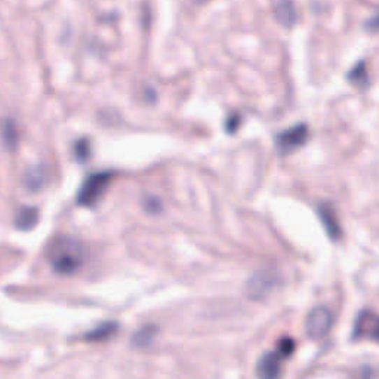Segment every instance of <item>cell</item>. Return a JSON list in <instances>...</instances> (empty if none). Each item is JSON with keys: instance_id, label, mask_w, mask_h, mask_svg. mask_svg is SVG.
Returning <instances> with one entry per match:
<instances>
[{"instance_id": "4fadbf2b", "label": "cell", "mask_w": 379, "mask_h": 379, "mask_svg": "<svg viewBox=\"0 0 379 379\" xmlns=\"http://www.w3.org/2000/svg\"><path fill=\"white\" fill-rule=\"evenodd\" d=\"M156 331H157V327L156 326H144L143 329L138 331L134 338H132V343L135 347H147L150 345L151 343H153V339L156 336Z\"/></svg>"}, {"instance_id": "7c38bea8", "label": "cell", "mask_w": 379, "mask_h": 379, "mask_svg": "<svg viewBox=\"0 0 379 379\" xmlns=\"http://www.w3.org/2000/svg\"><path fill=\"white\" fill-rule=\"evenodd\" d=\"M348 80L352 85L363 87V90L369 86V76H368V70H366V64L363 61H360L357 66L352 67V70L348 74Z\"/></svg>"}, {"instance_id": "277c9868", "label": "cell", "mask_w": 379, "mask_h": 379, "mask_svg": "<svg viewBox=\"0 0 379 379\" xmlns=\"http://www.w3.org/2000/svg\"><path fill=\"white\" fill-rule=\"evenodd\" d=\"M277 283H279L277 282V276L273 271H269V270L258 271L252 276L246 283V287H245L246 296L255 301L264 299L265 296L270 295V292Z\"/></svg>"}, {"instance_id": "9c48e42d", "label": "cell", "mask_w": 379, "mask_h": 379, "mask_svg": "<svg viewBox=\"0 0 379 379\" xmlns=\"http://www.w3.org/2000/svg\"><path fill=\"white\" fill-rule=\"evenodd\" d=\"M274 15L276 20L285 25V27H292L298 20V14L292 0H280L274 8Z\"/></svg>"}, {"instance_id": "7a4b0ae2", "label": "cell", "mask_w": 379, "mask_h": 379, "mask_svg": "<svg viewBox=\"0 0 379 379\" xmlns=\"http://www.w3.org/2000/svg\"><path fill=\"white\" fill-rule=\"evenodd\" d=\"M113 178H115V173L110 171L96 172L87 176L78 193V205L85 208L95 206L106 194Z\"/></svg>"}, {"instance_id": "e0dca14e", "label": "cell", "mask_w": 379, "mask_h": 379, "mask_svg": "<svg viewBox=\"0 0 379 379\" xmlns=\"http://www.w3.org/2000/svg\"><path fill=\"white\" fill-rule=\"evenodd\" d=\"M2 134H3V138H5V143L14 148L15 144H17V131H15V126L14 123H10V122H6L3 124V128H2Z\"/></svg>"}, {"instance_id": "6da1fadb", "label": "cell", "mask_w": 379, "mask_h": 379, "mask_svg": "<svg viewBox=\"0 0 379 379\" xmlns=\"http://www.w3.org/2000/svg\"><path fill=\"white\" fill-rule=\"evenodd\" d=\"M86 257V250L78 238L61 236L48 248V261L55 273L69 276L78 271Z\"/></svg>"}, {"instance_id": "52a82bcc", "label": "cell", "mask_w": 379, "mask_h": 379, "mask_svg": "<svg viewBox=\"0 0 379 379\" xmlns=\"http://www.w3.org/2000/svg\"><path fill=\"white\" fill-rule=\"evenodd\" d=\"M280 362H282V357L277 355V352H265L258 362V368H257L258 376L265 378V379L277 378L282 372Z\"/></svg>"}, {"instance_id": "ba28073f", "label": "cell", "mask_w": 379, "mask_h": 379, "mask_svg": "<svg viewBox=\"0 0 379 379\" xmlns=\"http://www.w3.org/2000/svg\"><path fill=\"white\" fill-rule=\"evenodd\" d=\"M319 212V218L320 221L323 222L324 229L327 231V234H329L331 238H339L341 237V227H339V221L336 218V213L334 210V208L329 205V203H322L317 209Z\"/></svg>"}, {"instance_id": "5b68a950", "label": "cell", "mask_w": 379, "mask_h": 379, "mask_svg": "<svg viewBox=\"0 0 379 379\" xmlns=\"http://www.w3.org/2000/svg\"><path fill=\"white\" fill-rule=\"evenodd\" d=\"M334 323V315L332 311L327 307H315L310 311L306 320V331L307 335L319 339L327 335V332L331 331Z\"/></svg>"}, {"instance_id": "8992f818", "label": "cell", "mask_w": 379, "mask_h": 379, "mask_svg": "<svg viewBox=\"0 0 379 379\" xmlns=\"http://www.w3.org/2000/svg\"><path fill=\"white\" fill-rule=\"evenodd\" d=\"M378 332H379V320L378 315L369 310L362 311L359 314V317L355 324V334H352V338L355 339H378Z\"/></svg>"}, {"instance_id": "ac0fdd59", "label": "cell", "mask_w": 379, "mask_h": 379, "mask_svg": "<svg viewBox=\"0 0 379 379\" xmlns=\"http://www.w3.org/2000/svg\"><path fill=\"white\" fill-rule=\"evenodd\" d=\"M240 122H242V117H240V115H237V113H234V115H230L229 117H227V120H225V129H227V132L234 134L238 129Z\"/></svg>"}, {"instance_id": "30bf717a", "label": "cell", "mask_w": 379, "mask_h": 379, "mask_svg": "<svg viewBox=\"0 0 379 379\" xmlns=\"http://www.w3.org/2000/svg\"><path fill=\"white\" fill-rule=\"evenodd\" d=\"M39 220V210L36 208H24L18 212L15 218V225L20 230H30Z\"/></svg>"}, {"instance_id": "d6986e66", "label": "cell", "mask_w": 379, "mask_h": 379, "mask_svg": "<svg viewBox=\"0 0 379 379\" xmlns=\"http://www.w3.org/2000/svg\"><path fill=\"white\" fill-rule=\"evenodd\" d=\"M196 2L197 3H205V2H208V0H196Z\"/></svg>"}, {"instance_id": "2e32d148", "label": "cell", "mask_w": 379, "mask_h": 379, "mask_svg": "<svg viewBox=\"0 0 379 379\" xmlns=\"http://www.w3.org/2000/svg\"><path fill=\"white\" fill-rule=\"evenodd\" d=\"M294 351H295V341L289 336L282 338L279 345H277V355H279L282 359H285V357L292 356Z\"/></svg>"}, {"instance_id": "5bb4252c", "label": "cell", "mask_w": 379, "mask_h": 379, "mask_svg": "<svg viewBox=\"0 0 379 379\" xmlns=\"http://www.w3.org/2000/svg\"><path fill=\"white\" fill-rule=\"evenodd\" d=\"M45 178H46L45 169L37 166V168L29 169V172L25 173L24 181H25V185H27L30 190H39L43 185Z\"/></svg>"}, {"instance_id": "8fae6325", "label": "cell", "mask_w": 379, "mask_h": 379, "mask_svg": "<svg viewBox=\"0 0 379 379\" xmlns=\"http://www.w3.org/2000/svg\"><path fill=\"white\" fill-rule=\"evenodd\" d=\"M119 329V324L115 322H106L101 323L95 329H92L90 334L86 335L87 341H106L115 335Z\"/></svg>"}, {"instance_id": "3957f363", "label": "cell", "mask_w": 379, "mask_h": 379, "mask_svg": "<svg viewBox=\"0 0 379 379\" xmlns=\"http://www.w3.org/2000/svg\"><path fill=\"white\" fill-rule=\"evenodd\" d=\"M308 140V128L306 123L292 126L276 136V148L280 155H290L301 148Z\"/></svg>"}, {"instance_id": "9a60e30c", "label": "cell", "mask_w": 379, "mask_h": 379, "mask_svg": "<svg viewBox=\"0 0 379 379\" xmlns=\"http://www.w3.org/2000/svg\"><path fill=\"white\" fill-rule=\"evenodd\" d=\"M74 156L79 162H86L91 157V143L86 138H82L74 144Z\"/></svg>"}]
</instances>
